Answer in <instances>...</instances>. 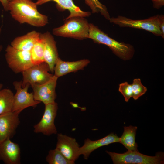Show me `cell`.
Wrapping results in <instances>:
<instances>
[{
  "label": "cell",
  "mask_w": 164,
  "mask_h": 164,
  "mask_svg": "<svg viewBox=\"0 0 164 164\" xmlns=\"http://www.w3.org/2000/svg\"><path fill=\"white\" fill-rule=\"evenodd\" d=\"M37 6L32 0H12L9 2L7 11L20 23L43 27L48 23V18L38 11Z\"/></svg>",
  "instance_id": "6da1fadb"
},
{
  "label": "cell",
  "mask_w": 164,
  "mask_h": 164,
  "mask_svg": "<svg viewBox=\"0 0 164 164\" xmlns=\"http://www.w3.org/2000/svg\"><path fill=\"white\" fill-rule=\"evenodd\" d=\"M88 38L95 43L107 46L114 54L123 60H129L134 55L135 50L132 46L115 40L92 23H90Z\"/></svg>",
  "instance_id": "7a4b0ae2"
},
{
  "label": "cell",
  "mask_w": 164,
  "mask_h": 164,
  "mask_svg": "<svg viewBox=\"0 0 164 164\" xmlns=\"http://www.w3.org/2000/svg\"><path fill=\"white\" fill-rule=\"evenodd\" d=\"M84 18L74 17L65 20L63 25L53 29V34L80 40L88 38L90 23Z\"/></svg>",
  "instance_id": "3957f363"
},
{
  "label": "cell",
  "mask_w": 164,
  "mask_h": 164,
  "mask_svg": "<svg viewBox=\"0 0 164 164\" xmlns=\"http://www.w3.org/2000/svg\"><path fill=\"white\" fill-rule=\"evenodd\" d=\"M114 164H161L164 163L162 152L157 153L155 156L145 155L138 151H128L123 153L106 151Z\"/></svg>",
  "instance_id": "277c9868"
},
{
  "label": "cell",
  "mask_w": 164,
  "mask_h": 164,
  "mask_svg": "<svg viewBox=\"0 0 164 164\" xmlns=\"http://www.w3.org/2000/svg\"><path fill=\"white\" fill-rule=\"evenodd\" d=\"M158 15L141 20H133L125 16L118 15L117 17L110 18L109 21L111 23L121 27L143 29L156 36H162V34L159 26Z\"/></svg>",
  "instance_id": "5b68a950"
},
{
  "label": "cell",
  "mask_w": 164,
  "mask_h": 164,
  "mask_svg": "<svg viewBox=\"0 0 164 164\" xmlns=\"http://www.w3.org/2000/svg\"><path fill=\"white\" fill-rule=\"evenodd\" d=\"M5 52V58L8 65L16 73H22L33 65L30 51L17 50L9 45Z\"/></svg>",
  "instance_id": "8992f818"
},
{
  "label": "cell",
  "mask_w": 164,
  "mask_h": 164,
  "mask_svg": "<svg viewBox=\"0 0 164 164\" xmlns=\"http://www.w3.org/2000/svg\"><path fill=\"white\" fill-rule=\"evenodd\" d=\"M22 81L13 83L16 93L14 95L12 111L19 114L28 107H36L41 102L34 99L32 92H28L30 85L27 84L22 87Z\"/></svg>",
  "instance_id": "52a82bcc"
},
{
  "label": "cell",
  "mask_w": 164,
  "mask_h": 164,
  "mask_svg": "<svg viewBox=\"0 0 164 164\" xmlns=\"http://www.w3.org/2000/svg\"><path fill=\"white\" fill-rule=\"evenodd\" d=\"M50 71L48 65L45 62L33 65L22 73V87H24L27 84H29L32 86L46 82L53 75L49 73Z\"/></svg>",
  "instance_id": "ba28073f"
},
{
  "label": "cell",
  "mask_w": 164,
  "mask_h": 164,
  "mask_svg": "<svg viewBox=\"0 0 164 164\" xmlns=\"http://www.w3.org/2000/svg\"><path fill=\"white\" fill-rule=\"evenodd\" d=\"M45 105L43 115L39 122L34 126V132L47 136L56 134L57 130L54 121L58 109V104L55 102Z\"/></svg>",
  "instance_id": "9c48e42d"
},
{
  "label": "cell",
  "mask_w": 164,
  "mask_h": 164,
  "mask_svg": "<svg viewBox=\"0 0 164 164\" xmlns=\"http://www.w3.org/2000/svg\"><path fill=\"white\" fill-rule=\"evenodd\" d=\"M58 77L53 75L46 82L31 87L34 99L44 104L55 102L56 97V87Z\"/></svg>",
  "instance_id": "30bf717a"
},
{
  "label": "cell",
  "mask_w": 164,
  "mask_h": 164,
  "mask_svg": "<svg viewBox=\"0 0 164 164\" xmlns=\"http://www.w3.org/2000/svg\"><path fill=\"white\" fill-rule=\"evenodd\" d=\"M80 148L75 138L61 133L57 134L56 148L69 161L75 163L80 155Z\"/></svg>",
  "instance_id": "8fae6325"
},
{
  "label": "cell",
  "mask_w": 164,
  "mask_h": 164,
  "mask_svg": "<svg viewBox=\"0 0 164 164\" xmlns=\"http://www.w3.org/2000/svg\"><path fill=\"white\" fill-rule=\"evenodd\" d=\"M19 114L10 111L0 114V142L11 138L20 122Z\"/></svg>",
  "instance_id": "7c38bea8"
},
{
  "label": "cell",
  "mask_w": 164,
  "mask_h": 164,
  "mask_svg": "<svg viewBox=\"0 0 164 164\" xmlns=\"http://www.w3.org/2000/svg\"><path fill=\"white\" fill-rule=\"evenodd\" d=\"M0 160L5 164L21 163V151L19 145L8 139L0 142Z\"/></svg>",
  "instance_id": "4fadbf2b"
},
{
  "label": "cell",
  "mask_w": 164,
  "mask_h": 164,
  "mask_svg": "<svg viewBox=\"0 0 164 164\" xmlns=\"http://www.w3.org/2000/svg\"><path fill=\"white\" fill-rule=\"evenodd\" d=\"M40 37L43 44L45 62L48 65L50 71L53 73L56 62L59 58L56 42L49 32L40 33Z\"/></svg>",
  "instance_id": "5bb4252c"
},
{
  "label": "cell",
  "mask_w": 164,
  "mask_h": 164,
  "mask_svg": "<svg viewBox=\"0 0 164 164\" xmlns=\"http://www.w3.org/2000/svg\"><path fill=\"white\" fill-rule=\"evenodd\" d=\"M119 139L120 137L113 133L96 140H91L87 138L84 140L83 145L80 148V154L83 155L84 159L87 160L91 153L95 150L111 143L119 142Z\"/></svg>",
  "instance_id": "9a60e30c"
},
{
  "label": "cell",
  "mask_w": 164,
  "mask_h": 164,
  "mask_svg": "<svg viewBox=\"0 0 164 164\" xmlns=\"http://www.w3.org/2000/svg\"><path fill=\"white\" fill-rule=\"evenodd\" d=\"M89 63L90 61L87 59L69 62L63 61L59 57L54 66V75L58 78L69 73L83 69Z\"/></svg>",
  "instance_id": "2e32d148"
},
{
  "label": "cell",
  "mask_w": 164,
  "mask_h": 164,
  "mask_svg": "<svg viewBox=\"0 0 164 164\" xmlns=\"http://www.w3.org/2000/svg\"><path fill=\"white\" fill-rule=\"evenodd\" d=\"M51 1L55 2L60 9L67 10L69 12L70 14L65 20L74 17H85L91 15L90 12L81 10L74 4L73 0H37L36 3L39 5Z\"/></svg>",
  "instance_id": "e0dca14e"
},
{
  "label": "cell",
  "mask_w": 164,
  "mask_h": 164,
  "mask_svg": "<svg viewBox=\"0 0 164 164\" xmlns=\"http://www.w3.org/2000/svg\"><path fill=\"white\" fill-rule=\"evenodd\" d=\"M40 33L32 31L26 34L15 38L11 43V46L20 50L30 51L39 39Z\"/></svg>",
  "instance_id": "ac0fdd59"
},
{
  "label": "cell",
  "mask_w": 164,
  "mask_h": 164,
  "mask_svg": "<svg viewBox=\"0 0 164 164\" xmlns=\"http://www.w3.org/2000/svg\"><path fill=\"white\" fill-rule=\"evenodd\" d=\"M137 128L136 126L131 125L124 127V132L120 137L119 142L128 151H138L137 144L135 141Z\"/></svg>",
  "instance_id": "d6986e66"
},
{
  "label": "cell",
  "mask_w": 164,
  "mask_h": 164,
  "mask_svg": "<svg viewBox=\"0 0 164 164\" xmlns=\"http://www.w3.org/2000/svg\"><path fill=\"white\" fill-rule=\"evenodd\" d=\"M14 95L10 89L0 90V114L12 111Z\"/></svg>",
  "instance_id": "ffe728a7"
},
{
  "label": "cell",
  "mask_w": 164,
  "mask_h": 164,
  "mask_svg": "<svg viewBox=\"0 0 164 164\" xmlns=\"http://www.w3.org/2000/svg\"><path fill=\"white\" fill-rule=\"evenodd\" d=\"M30 53L31 60L33 65L45 62L43 44L40 37L30 50Z\"/></svg>",
  "instance_id": "44dd1931"
},
{
  "label": "cell",
  "mask_w": 164,
  "mask_h": 164,
  "mask_svg": "<svg viewBox=\"0 0 164 164\" xmlns=\"http://www.w3.org/2000/svg\"><path fill=\"white\" fill-rule=\"evenodd\" d=\"M46 161L49 164H74L69 161L58 149L50 150L46 157Z\"/></svg>",
  "instance_id": "7402d4cb"
},
{
  "label": "cell",
  "mask_w": 164,
  "mask_h": 164,
  "mask_svg": "<svg viewBox=\"0 0 164 164\" xmlns=\"http://www.w3.org/2000/svg\"><path fill=\"white\" fill-rule=\"evenodd\" d=\"M85 3L90 7L92 13H100L105 19L109 20L110 17L106 7L99 0H84Z\"/></svg>",
  "instance_id": "603a6c76"
},
{
  "label": "cell",
  "mask_w": 164,
  "mask_h": 164,
  "mask_svg": "<svg viewBox=\"0 0 164 164\" xmlns=\"http://www.w3.org/2000/svg\"><path fill=\"white\" fill-rule=\"evenodd\" d=\"M131 85L132 92V97L135 100L138 99L147 91V88L143 85L139 78L134 79Z\"/></svg>",
  "instance_id": "cb8c5ba5"
},
{
  "label": "cell",
  "mask_w": 164,
  "mask_h": 164,
  "mask_svg": "<svg viewBox=\"0 0 164 164\" xmlns=\"http://www.w3.org/2000/svg\"><path fill=\"white\" fill-rule=\"evenodd\" d=\"M118 91L124 96L126 102H128L130 99L132 97V92L131 85L127 82L119 84Z\"/></svg>",
  "instance_id": "d4e9b609"
},
{
  "label": "cell",
  "mask_w": 164,
  "mask_h": 164,
  "mask_svg": "<svg viewBox=\"0 0 164 164\" xmlns=\"http://www.w3.org/2000/svg\"><path fill=\"white\" fill-rule=\"evenodd\" d=\"M159 19V26L162 34V37L164 38V16L162 15H158Z\"/></svg>",
  "instance_id": "484cf974"
},
{
  "label": "cell",
  "mask_w": 164,
  "mask_h": 164,
  "mask_svg": "<svg viewBox=\"0 0 164 164\" xmlns=\"http://www.w3.org/2000/svg\"><path fill=\"white\" fill-rule=\"evenodd\" d=\"M152 3L153 7L159 9L164 5V0H151Z\"/></svg>",
  "instance_id": "4316f807"
},
{
  "label": "cell",
  "mask_w": 164,
  "mask_h": 164,
  "mask_svg": "<svg viewBox=\"0 0 164 164\" xmlns=\"http://www.w3.org/2000/svg\"><path fill=\"white\" fill-rule=\"evenodd\" d=\"M9 2L8 0H0V3L6 11H7Z\"/></svg>",
  "instance_id": "83f0119b"
},
{
  "label": "cell",
  "mask_w": 164,
  "mask_h": 164,
  "mask_svg": "<svg viewBox=\"0 0 164 164\" xmlns=\"http://www.w3.org/2000/svg\"><path fill=\"white\" fill-rule=\"evenodd\" d=\"M1 31H2V29H1V28H0V36L1 34ZM2 45H1L0 44V52L2 51Z\"/></svg>",
  "instance_id": "f1b7e54d"
},
{
  "label": "cell",
  "mask_w": 164,
  "mask_h": 164,
  "mask_svg": "<svg viewBox=\"0 0 164 164\" xmlns=\"http://www.w3.org/2000/svg\"><path fill=\"white\" fill-rule=\"evenodd\" d=\"M3 85L1 83H0V90L2 89V87Z\"/></svg>",
  "instance_id": "f546056e"
},
{
  "label": "cell",
  "mask_w": 164,
  "mask_h": 164,
  "mask_svg": "<svg viewBox=\"0 0 164 164\" xmlns=\"http://www.w3.org/2000/svg\"><path fill=\"white\" fill-rule=\"evenodd\" d=\"M8 0V2H9L11 1L12 0Z\"/></svg>",
  "instance_id": "4dcf8cb0"
}]
</instances>
